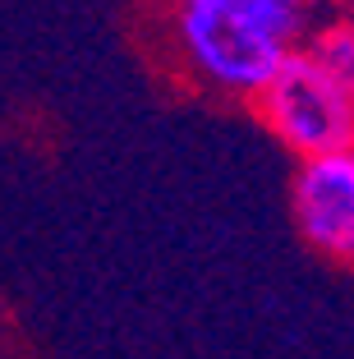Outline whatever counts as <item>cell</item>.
Returning a JSON list of instances; mask_svg holds the SVG:
<instances>
[{
	"mask_svg": "<svg viewBox=\"0 0 354 359\" xmlns=\"http://www.w3.org/2000/svg\"><path fill=\"white\" fill-rule=\"evenodd\" d=\"M152 46L179 88L253 106L304 37L253 0H156Z\"/></svg>",
	"mask_w": 354,
	"mask_h": 359,
	"instance_id": "1",
	"label": "cell"
},
{
	"mask_svg": "<svg viewBox=\"0 0 354 359\" xmlns=\"http://www.w3.org/2000/svg\"><path fill=\"white\" fill-rule=\"evenodd\" d=\"M253 111L294 161L354 148V102L322 65L313 60L308 46L290 51V60L258 93Z\"/></svg>",
	"mask_w": 354,
	"mask_h": 359,
	"instance_id": "2",
	"label": "cell"
},
{
	"mask_svg": "<svg viewBox=\"0 0 354 359\" xmlns=\"http://www.w3.org/2000/svg\"><path fill=\"white\" fill-rule=\"evenodd\" d=\"M290 222L318 258L354 267V148L294 161Z\"/></svg>",
	"mask_w": 354,
	"mask_h": 359,
	"instance_id": "3",
	"label": "cell"
},
{
	"mask_svg": "<svg viewBox=\"0 0 354 359\" xmlns=\"http://www.w3.org/2000/svg\"><path fill=\"white\" fill-rule=\"evenodd\" d=\"M304 46H308L313 60L322 65L327 74L345 88V97L354 102V19L350 14H327V19L308 32Z\"/></svg>",
	"mask_w": 354,
	"mask_h": 359,
	"instance_id": "4",
	"label": "cell"
},
{
	"mask_svg": "<svg viewBox=\"0 0 354 359\" xmlns=\"http://www.w3.org/2000/svg\"><path fill=\"white\" fill-rule=\"evenodd\" d=\"M253 5L267 10V14H276L281 23H290L304 42H308V32L327 19V0H253Z\"/></svg>",
	"mask_w": 354,
	"mask_h": 359,
	"instance_id": "5",
	"label": "cell"
},
{
	"mask_svg": "<svg viewBox=\"0 0 354 359\" xmlns=\"http://www.w3.org/2000/svg\"><path fill=\"white\" fill-rule=\"evenodd\" d=\"M345 14H350V19H354V0H345Z\"/></svg>",
	"mask_w": 354,
	"mask_h": 359,
	"instance_id": "6",
	"label": "cell"
}]
</instances>
